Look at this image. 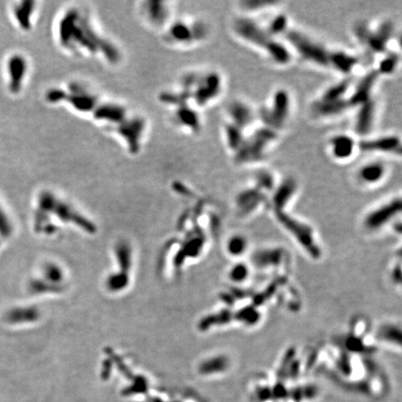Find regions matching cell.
Segmentation results:
<instances>
[{"label":"cell","instance_id":"6da1fadb","mask_svg":"<svg viewBox=\"0 0 402 402\" xmlns=\"http://www.w3.org/2000/svg\"><path fill=\"white\" fill-rule=\"evenodd\" d=\"M289 43L303 59L319 66H330V51L315 40L300 32L290 30L286 34Z\"/></svg>","mask_w":402,"mask_h":402},{"label":"cell","instance_id":"7a4b0ae2","mask_svg":"<svg viewBox=\"0 0 402 402\" xmlns=\"http://www.w3.org/2000/svg\"><path fill=\"white\" fill-rule=\"evenodd\" d=\"M275 214L277 221L284 228L289 231L290 234H292V237L299 242L301 247L307 251L312 258H318L320 256L321 251L315 242L313 230L309 225L292 217L285 211L275 212Z\"/></svg>","mask_w":402,"mask_h":402},{"label":"cell","instance_id":"3957f363","mask_svg":"<svg viewBox=\"0 0 402 402\" xmlns=\"http://www.w3.org/2000/svg\"><path fill=\"white\" fill-rule=\"evenodd\" d=\"M275 131L264 127L257 130L250 138H246L244 143L236 152L238 163H249L262 160L269 144L276 140Z\"/></svg>","mask_w":402,"mask_h":402},{"label":"cell","instance_id":"277c9868","mask_svg":"<svg viewBox=\"0 0 402 402\" xmlns=\"http://www.w3.org/2000/svg\"><path fill=\"white\" fill-rule=\"evenodd\" d=\"M291 112V98L288 91L279 89L275 92L272 99L271 107L262 110V118L266 125L276 132L284 126Z\"/></svg>","mask_w":402,"mask_h":402},{"label":"cell","instance_id":"5b68a950","mask_svg":"<svg viewBox=\"0 0 402 402\" xmlns=\"http://www.w3.org/2000/svg\"><path fill=\"white\" fill-rule=\"evenodd\" d=\"M233 29L239 39L264 50L274 39L268 34L267 29L263 28L260 24L250 18L243 17L237 19L233 25Z\"/></svg>","mask_w":402,"mask_h":402},{"label":"cell","instance_id":"8992f818","mask_svg":"<svg viewBox=\"0 0 402 402\" xmlns=\"http://www.w3.org/2000/svg\"><path fill=\"white\" fill-rule=\"evenodd\" d=\"M169 39L177 44H191L202 40L207 36V28L201 23L187 24L186 22L174 23L169 30Z\"/></svg>","mask_w":402,"mask_h":402},{"label":"cell","instance_id":"52a82bcc","mask_svg":"<svg viewBox=\"0 0 402 402\" xmlns=\"http://www.w3.org/2000/svg\"><path fill=\"white\" fill-rule=\"evenodd\" d=\"M402 211L401 198H394L388 203L371 211L365 218L364 224L370 230H377L384 227L390 221H392Z\"/></svg>","mask_w":402,"mask_h":402},{"label":"cell","instance_id":"ba28073f","mask_svg":"<svg viewBox=\"0 0 402 402\" xmlns=\"http://www.w3.org/2000/svg\"><path fill=\"white\" fill-rule=\"evenodd\" d=\"M358 148L363 152H376L386 154H402L400 137L396 135H386L373 139H366L358 143Z\"/></svg>","mask_w":402,"mask_h":402},{"label":"cell","instance_id":"9c48e42d","mask_svg":"<svg viewBox=\"0 0 402 402\" xmlns=\"http://www.w3.org/2000/svg\"><path fill=\"white\" fill-rule=\"evenodd\" d=\"M379 77L380 75L375 69L367 73L362 79L358 81L354 91L350 95V98L347 99V102L349 103L350 107L353 106L358 107L363 103L371 101L372 90L376 85Z\"/></svg>","mask_w":402,"mask_h":402},{"label":"cell","instance_id":"30bf717a","mask_svg":"<svg viewBox=\"0 0 402 402\" xmlns=\"http://www.w3.org/2000/svg\"><path fill=\"white\" fill-rule=\"evenodd\" d=\"M393 31L394 26L391 22H383L375 31L371 30L365 46L369 47L373 53H383L387 49V43L391 40Z\"/></svg>","mask_w":402,"mask_h":402},{"label":"cell","instance_id":"8fae6325","mask_svg":"<svg viewBox=\"0 0 402 402\" xmlns=\"http://www.w3.org/2000/svg\"><path fill=\"white\" fill-rule=\"evenodd\" d=\"M357 147L353 137L347 134H336L330 140V148L332 158L344 161L351 158Z\"/></svg>","mask_w":402,"mask_h":402},{"label":"cell","instance_id":"7c38bea8","mask_svg":"<svg viewBox=\"0 0 402 402\" xmlns=\"http://www.w3.org/2000/svg\"><path fill=\"white\" fill-rule=\"evenodd\" d=\"M297 191V182L292 178L285 179L280 184L276 185L272 197V204L275 212L285 211L286 206L290 203Z\"/></svg>","mask_w":402,"mask_h":402},{"label":"cell","instance_id":"4fadbf2b","mask_svg":"<svg viewBox=\"0 0 402 402\" xmlns=\"http://www.w3.org/2000/svg\"><path fill=\"white\" fill-rule=\"evenodd\" d=\"M375 118V103L371 100L358 106L355 119V131L357 134L365 136L370 134Z\"/></svg>","mask_w":402,"mask_h":402},{"label":"cell","instance_id":"5bb4252c","mask_svg":"<svg viewBox=\"0 0 402 402\" xmlns=\"http://www.w3.org/2000/svg\"><path fill=\"white\" fill-rule=\"evenodd\" d=\"M264 193L254 187L240 192L236 197V207L239 213L248 214L253 213L263 203Z\"/></svg>","mask_w":402,"mask_h":402},{"label":"cell","instance_id":"9a60e30c","mask_svg":"<svg viewBox=\"0 0 402 402\" xmlns=\"http://www.w3.org/2000/svg\"><path fill=\"white\" fill-rule=\"evenodd\" d=\"M350 108L347 99L338 101H328L319 99L312 105V111L318 117L331 118L345 113Z\"/></svg>","mask_w":402,"mask_h":402},{"label":"cell","instance_id":"2e32d148","mask_svg":"<svg viewBox=\"0 0 402 402\" xmlns=\"http://www.w3.org/2000/svg\"><path fill=\"white\" fill-rule=\"evenodd\" d=\"M228 114L232 120V124L244 130L250 126L254 120L253 111L248 104L242 102H233L228 107Z\"/></svg>","mask_w":402,"mask_h":402},{"label":"cell","instance_id":"e0dca14e","mask_svg":"<svg viewBox=\"0 0 402 402\" xmlns=\"http://www.w3.org/2000/svg\"><path fill=\"white\" fill-rule=\"evenodd\" d=\"M387 174V168L381 162H371L363 165L358 171V179L367 185L377 184Z\"/></svg>","mask_w":402,"mask_h":402},{"label":"cell","instance_id":"ac0fdd59","mask_svg":"<svg viewBox=\"0 0 402 402\" xmlns=\"http://www.w3.org/2000/svg\"><path fill=\"white\" fill-rule=\"evenodd\" d=\"M358 63V59L346 51H333L330 52V66H332L337 71L347 75L354 70Z\"/></svg>","mask_w":402,"mask_h":402},{"label":"cell","instance_id":"d6986e66","mask_svg":"<svg viewBox=\"0 0 402 402\" xmlns=\"http://www.w3.org/2000/svg\"><path fill=\"white\" fill-rule=\"evenodd\" d=\"M265 51L268 57L278 65H287L292 61V53L290 49L283 43L275 39L270 41Z\"/></svg>","mask_w":402,"mask_h":402},{"label":"cell","instance_id":"ffe728a7","mask_svg":"<svg viewBox=\"0 0 402 402\" xmlns=\"http://www.w3.org/2000/svg\"><path fill=\"white\" fill-rule=\"evenodd\" d=\"M284 259V253L281 249H267L255 254L253 260L260 268H269L279 266Z\"/></svg>","mask_w":402,"mask_h":402},{"label":"cell","instance_id":"44dd1931","mask_svg":"<svg viewBox=\"0 0 402 402\" xmlns=\"http://www.w3.org/2000/svg\"><path fill=\"white\" fill-rule=\"evenodd\" d=\"M224 133L226 143L229 148L236 153L237 150L241 147V145L244 143L246 140V137L243 134V130L232 123H228L225 125Z\"/></svg>","mask_w":402,"mask_h":402},{"label":"cell","instance_id":"7402d4cb","mask_svg":"<svg viewBox=\"0 0 402 402\" xmlns=\"http://www.w3.org/2000/svg\"><path fill=\"white\" fill-rule=\"evenodd\" d=\"M349 88H350L349 80H343L339 83L329 88L322 94L320 99L328 100V101L343 100V99H345V96L347 94Z\"/></svg>","mask_w":402,"mask_h":402},{"label":"cell","instance_id":"603a6c76","mask_svg":"<svg viewBox=\"0 0 402 402\" xmlns=\"http://www.w3.org/2000/svg\"><path fill=\"white\" fill-rule=\"evenodd\" d=\"M248 249V240L241 235L232 236L226 244V250L233 257L242 256Z\"/></svg>","mask_w":402,"mask_h":402},{"label":"cell","instance_id":"cb8c5ba5","mask_svg":"<svg viewBox=\"0 0 402 402\" xmlns=\"http://www.w3.org/2000/svg\"><path fill=\"white\" fill-rule=\"evenodd\" d=\"M8 67H9V73H10V78H11V84L13 88L17 89L19 87L18 81L24 79V73L26 69L25 62L22 58L14 57L13 59H10L9 63H8Z\"/></svg>","mask_w":402,"mask_h":402},{"label":"cell","instance_id":"d4e9b609","mask_svg":"<svg viewBox=\"0 0 402 402\" xmlns=\"http://www.w3.org/2000/svg\"><path fill=\"white\" fill-rule=\"evenodd\" d=\"M379 338L388 343H393L401 346L402 343V331L401 329L394 325H385L378 332Z\"/></svg>","mask_w":402,"mask_h":402},{"label":"cell","instance_id":"484cf974","mask_svg":"<svg viewBox=\"0 0 402 402\" xmlns=\"http://www.w3.org/2000/svg\"><path fill=\"white\" fill-rule=\"evenodd\" d=\"M256 188L263 191H273L276 187L274 176L268 171L262 170L255 175Z\"/></svg>","mask_w":402,"mask_h":402},{"label":"cell","instance_id":"4316f807","mask_svg":"<svg viewBox=\"0 0 402 402\" xmlns=\"http://www.w3.org/2000/svg\"><path fill=\"white\" fill-rule=\"evenodd\" d=\"M288 25L289 23L287 16L285 14H278L274 17V19L270 22L267 31L272 38H274V36H278L286 33L288 30Z\"/></svg>","mask_w":402,"mask_h":402},{"label":"cell","instance_id":"83f0119b","mask_svg":"<svg viewBox=\"0 0 402 402\" xmlns=\"http://www.w3.org/2000/svg\"><path fill=\"white\" fill-rule=\"evenodd\" d=\"M400 62V57L396 53L387 54L379 63L378 69H376L379 75H391L394 73Z\"/></svg>","mask_w":402,"mask_h":402},{"label":"cell","instance_id":"f1b7e54d","mask_svg":"<svg viewBox=\"0 0 402 402\" xmlns=\"http://www.w3.org/2000/svg\"><path fill=\"white\" fill-rule=\"evenodd\" d=\"M250 275L249 268L243 263H237L229 271V278L233 283H243Z\"/></svg>","mask_w":402,"mask_h":402},{"label":"cell","instance_id":"f546056e","mask_svg":"<svg viewBox=\"0 0 402 402\" xmlns=\"http://www.w3.org/2000/svg\"><path fill=\"white\" fill-rule=\"evenodd\" d=\"M260 319L259 312L254 308H244L237 312V320L246 325H254Z\"/></svg>","mask_w":402,"mask_h":402},{"label":"cell","instance_id":"4dcf8cb0","mask_svg":"<svg viewBox=\"0 0 402 402\" xmlns=\"http://www.w3.org/2000/svg\"><path fill=\"white\" fill-rule=\"evenodd\" d=\"M229 367V360L226 357H217L216 358L208 361L204 365L205 373H216L219 371H224Z\"/></svg>","mask_w":402,"mask_h":402},{"label":"cell","instance_id":"1f68e13d","mask_svg":"<svg viewBox=\"0 0 402 402\" xmlns=\"http://www.w3.org/2000/svg\"><path fill=\"white\" fill-rule=\"evenodd\" d=\"M276 5L274 1H264V0H245L241 2V7L247 11H257L262 8H266L271 6Z\"/></svg>","mask_w":402,"mask_h":402}]
</instances>
